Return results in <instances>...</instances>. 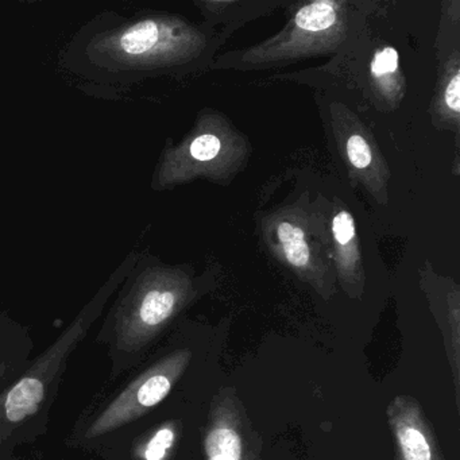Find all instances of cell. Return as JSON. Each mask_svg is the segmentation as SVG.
<instances>
[{
  "label": "cell",
  "instance_id": "obj_14",
  "mask_svg": "<svg viewBox=\"0 0 460 460\" xmlns=\"http://www.w3.org/2000/svg\"><path fill=\"white\" fill-rule=\"evenodd\" d=\"M209 460H222V459H209Z\"/></svg>",
  "mask_w": 460,
  "mask_h": 460
},
{
  "label": "cell",
  "instance_id": "obj_8",
  "mask_svg": "<svg viewBox=\"0 0 460 460\" xmlns=\"http://www.w3.org/2000/svg\"><path fill=\"white\" fill-rule=\"evenodd\" d=\"M347 155L349 163L358 169L367 168L371 164V150L367 142L360 136H352L347 142Z\"/></svg>",
  "mask_w": 460,
  "mask_h": 460
},
{
  "label": "cell",
  "instance_id": "obj_13",
  "mask_svg": "<svg viewBox=\"0 0 460 460\" xmlns=\"http://www.w3.org/2000/svg\"><path fill=\"white\" fill-rule=\"evenodd\" d=\"M0 460H18L15 448L9 446H0Z\"/></svg>",
  "mask_w": 460,
  "mask_h": 460
},
{
  "label": "cell",
  "instance_id": "obj_12",
  "mask_svg": "<svg viewBox=\"0 0 460 460\" xmlns=\"http://www.w3.org/2000/svg\"><path fill=\"white\" fill-rule=\"evenodd\" d=\"M460 76L455 75L446 90V103L454 112L460 111Z\"/></svg>",
  "mask_w": 460,
  "mask_h": 460
},
{
  "label": "cell",
  "instance_id": "obj_3",
  "mask_svg": "<svg viewBox=\"0 0 460 460\" xmlns=\"http://www.w3.org/2000/svg\"><path fill=\"white\" fill-rule=\"evenodd\" d=\"M34 347L36 341L28 328L0 314V395L31 365Z\"/></svg>",
  "mask_w": 460,
  "mask_h": 460
},
{
  "label": "cell",
  "instance_id": "obj_2",
  "mask_svg": "<svg viewBox=\"0 0 460 460\" xmlns=\"http://www.w3.org/2000/svg\"><path fill=\"white\" fill-rule=\"evenodd\" d=\"M180 42L181 37L173 26L146 20L96 37L91 50L118 68H137L171 56Z\"/></svg>",
  "mask_w": 460,
  "mask_h": 460
},
{
  "label": "cell",
  "instance_id": "obj_4",
  "mask_svg": "<svg viewBox=\"0 0 460 460\" xmlns=\"http://www.w3.org/2000/svg\"><path fill=\"white\" fill-rule=\"evenodd\" d=\"M279 239L284 247L285 257L293 266L303 268L308 263L309 247L300 227L290 223H281L279 226Z\"/></svg>",
  "mask_w": 460,
  "mask_h": 460
},
{
  "label": "cell",
  "instance_id": "obj_5",
  "mask_svg": "<svg viewBox=\"0 0 460 460\" xmlns=\"http://www.w3.org/2000/svg\"><path fill=\"white\" fill-rule=\"evenodd\" d=\"M335 6L331 2H314L296 14V25L304 31H322L335 23Z\"/></svg>",
  "mask_w": 460,
  "mask_h": 460
},
{
  "label": "cell",
  "instance_id": "obj_6",
  "mask_svg": "<svg viewBox=\"0 0 460 460\" xmlns=\"http://www.w3.org/2000/svg\"><path fill=\"white\" fill-rule=\"evenodd\" d=\"M206 449L209 459L239 460L241 440L234 430L219 428L209 433Z\"/></svg>",
  "mask_w": 460,
  "mask_h": 460
},
{
  "label": "cell",
  "instance_id": "obj_9",
  "mask_svg": "<svg viewBox=\"0 0 460 460\" xmlns=\"http://www.w3.org/2000/svg\"><path fill=\"white\" fill-rule=\"evenodd\" d=\"M190 155L198 161H209L220 152V141L211 134L199 137L190 145Z\"/></svg>",
  "mask_w": 460,
  "mask_h": 460
},
{
  "label": "cell",
  "instance_id": "obj_11",
  "mask_svg": "<svg viewBox=\"0 0 460 460\" xmlns=\"http://www.w3.org/2000/svg\"><path fill=\"white\" fill-rule=\"evenodd\" d=\"M333 235H335L336 242L341 246H347L355 236L354 219L349 212L341 211V214L336 215L332 223Z\"/></svg>",
  "mask_w": 460,
  "mask_h": 460
},
{
  "label": "cell",
  "instance_id": "obj_10",
  "mask_svg": "<svg viewBox=\"0 0 460 460\" xmlns=\"http://www.w3.org/2000/svg\"><path fill=\"white\" fill-rule=\"evenodd\" d=\"M398 68V53L394 48H385L381 52L376 53L371 64V72L376 77L386 76L393 74Z\"/></svg>",
  "mask_w": 460,
  "mask_h": 460
},
{
  "label": "cell",
  "instance_id": "obj_7",
  "mask_svg": "<svg viewBox=\"0 0 460 460\" xmlns=\"http://www.w3.org/2000/svg\"><path fill=\"white\" fill-rule=\"evenodd\" d=\"M405 460H430V448L420 430L405 428L398 433Z\"/></svg>",
  "mask_w": 460,
  "mask_h": 460
},
{
  "label": "cell",
  "instance_id": "obj_1",
  "mask_svg": "<svg viewBox=\"0 0 460 460\" xmlns=\"http://www.w3.org/2000/svg\"><path fill=\"white\" fill-rule=\"evenodd\" d=\"M123 276L125 271H120L109 279L58 339L34 357L22 376L0 395V446L17 449L48 432L50 411L69 360L103 314Z\"/></svg>",
  "mask_w": 460,
  "mask_h": 460
}]
</instances>
